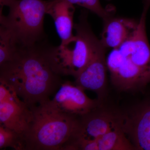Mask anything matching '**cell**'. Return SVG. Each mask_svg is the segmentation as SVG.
<instances>
[{
  "mask_svg": "<svg viewBox=\"0 0 150 150\" xmlns=\"http://www.w3.org/2000/svg\"><path fill=\"white\" fill-rule=\"evenodd\" d=\"M150 7L149 1L143 2V11L136 30L106 57L110 81L120 90H139L150 83V45L146 30Z\"/></svg>",
  "mask_w": 150,
  "mask_h": 150,
  "instance_id": "cell-2",
  "label": "cell"
},
{
  "mask_svg": "<svg viewBox=\"0 0 150 150\" xmlns=\"http://www.w3.org/2000/svg\"><path fill=\"white\" fill-rule=\"evenodd\" d=\"M97 108L80 116L76 131L64 150H77L81 145L95 141L121 126V114Z\"/></svg>",
  "mask_w": 150,
  "mask_h": 150,
  "instance_id": "cell-6",
  "label": "cell"
},
{
  "mask_svg": "<svg viewBox=\"0 0 150 150\" xmlns=\"http://www.w3.org/2000/svg\"><path fill=\"white\" fill-rule=\"evenodd\" d=\"M11 147L16 150H25L22 134L0 124V149Z\"/></svg>",
  "mask_w": 150,
  "mask_h": 150,
  "instance_id": "cell-14",
  "label": "cell"
},
{
  "mask_svg": "<svg viewBox=\"0 0 150 150\" xmlns=\"http://www.w3.org/2000/svg\"><path fill=\"white\" fill-rule=\"evenodd\" d=\"M74 5L64 0H48L46 13L54 20L57 33L64 43L74 36Z\"/></svg>",
  "mask_w": 150,
  "mask_h": 150,
  "instance_id": "cell-12",
  "label": "cell"
},
{
  "mask_svg": "<svg viewBox=\"0 0 150 150\" xmlns=\"http://www.w3.org/2000/svg\"><path fill=\"white\" fill-rule=\"evenodd\" d=\"M88 17V12L82 11L79 22L74 24L75 35L59 46H51V64L54 71L61 76H72L76 79L91 59L98 39L92 30Z\"/></svg>",
  "mask_w": 150,
  "mask_h": 150,
  "instance_id": "cell-4",
  "label": "cell"
},
{
  "mask_svg": "<svg viewBox=\"0 0 150 150\" xmlns=\"http://www.w3.org/2000/svg\"><path fill=\"white\" fill-rule=\"evenodd\" d=\"M106 49L98 39L89 62L75 79L74 83L84 90L91 91L96 93L99 100L104 96L106 88L108 70L105 56Z\"/></svg>",
  "mask_w": 150,
  "mask_h": 150,
  "instance_id": "cell-7",
  "label": "cell"
},
{
  "mask_svg": "<svg viewBox=\"0 0 150 150\" xmlns=\"http://www.w3.org/2000/svg\"><path fill=\"white\" fill-rule=\"evenodd\" d=\"M107 1H110V0H107Z\"/></svg>",
  "mask_w": 150,
  "mask_h": 150,
  "instance_id": "cell-17",
  "label": "cell"
},
{
  "mask_svg": "<svg viewBox=\"0 0 150 150\" xmlns=\"http://www.w3.org/2000/svg\"><path fill=\"white\" fill-rule=\"evenodd\" d=\"M48 1L13 0L8 15L0 14V24L8 28L18 47H27L45 39L44 19Z\"/></svg>",
  "mask_w": 150,
  "mask_h": 150,
  "instance_id": "cell-5",
  "label": "cell"
},
{
  "mask_svg": "<svg viewBox=\"0 0 150 150\" xmlns=\"http://www.w3.org/2000/svg\"><path fill=\"white\" fill-rule=\"evenodd\" d=\"M30 115L29 107L13 92L0 100V124L7 128L23 134Z\"/></svg>",
  "mask_w": 150,
  "mask_h": 150,
  "instance_id": "cell-10",
  "label": "cell"
},
{
  "mask_svg": "<svg viewBox=\"0 0 150 150\" xmlns=\"http://www.w3.org/2000/svg\"><path fill=\"white\" fill-rule=\"evenodd\" d=\"M100 42L105 48H118L136 30L138 21L132 18L114 17L103 21Z\"/></svg>",
  "mask_w": 150,
  "mask_h": 150,
  "instance_id": "cell-11",
  "label": "cell"
},
{
  "mask_svg": "<svg viewBox=\"0 0 150 150\" xmlns=\"http://www.w3.org/2000/svg\"><path fill=\"white\" fill-rule=\"evenodd\" d=\"M23 135L25 150H63L77 127L76 116L62 112L51 100L30 108Z\"/></svg>",
  "mask_w": 150,
  "mask_h": 150,
  "instance_id": "cell-3",
  "label": "cell"
},
{
  "mask_svg": "<svg viewBox=\"0 0 150 150\" xmlns=\"http://www.w3.org/2000/svg\"><path fill=\"white\" fill-rule=\"evenodd\" d=\"M73 5L83 7L92 12L98 16L105 20L113 16L115 11L114 7L109 6L104 8L101 5L99 0H64Z\"/></svg>",
  "mask_w": 150,
  "mask_h": 150,
  "instance_id": "cell-16",
  "label": "cell"
},
{
  "mask_svg": "<svg viewBox=\"0 0 150 150\" xmlns=\"http://www.w3.org/2000/svg\"><path fill=\"white\" fill-rule=\"evenodd\" d=\"M84 91L69 81L62 82L51 102L62 112L81 116L98 107L100 101L89 98Z\"/></svg>",
  "mask_w": 150,
  "mask_h": 150,
  "instance_id": "cell-8",
  "label": "cell"
},
{
  "mask_svg": "<svg viewBox=\"0 0 150 150\" xmlns=\"http://www.w3.org/2000/svg\"><path fill=\"white\" fill-rule=\"evenodd\" d=\"M51 46L45 40L18 47L9 61L0 65V83L15 93L30 109L50 100L63 82L51 64Z\"/></svg>",
  "mask_w": 150,
  "mask_h": 150,
  "instance_id": "cell-1",
  "label": "cell"
},
{
  "mask_svg": "<svg viewBox=\"0 0 150 150\" xmlns=\"http://www.w3.org/2000/svg\"><path fill=\"white\" fill-rule=\"evenodd\" d=\"M121 127L136 149L150 150V102L121 114Z\"/></svg>",
  "mask_w": 150,
  "mask_h": 150,
  "instance_id": "cell-9",
  "label": "cell"
},
{
  "mask_svg": "<svg viewBox=\"0 0 150 150\" xmlns=\"http://www.w3.org/2000/svg\"><path fill=\"white\" fill-rule=\"evenodd\" d=\"M18 48L8 28L0 26V65L9 61Z\"/></svg>",
  "mask_w": 150,
  "mask_h": 150,
  "instance_id": "cell-15",
  "label": "cell"
},
{
  "mask_svg": "<svg viewBox=\"0 0 150 150\" xmlns=\"http://www.w3.org/2000/svg\"><path fill=\"white\" fill-rule=\"evenodd\" d=\"M92 142L95 144L96 150H137L122 130L121 126Z\"/></svg>",
  "mask_w": 150,
  "mask_h": 150,
  "instance_id": "cell-13",
  "label": "cell"
}]
</instances>
